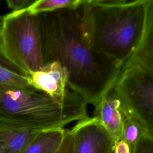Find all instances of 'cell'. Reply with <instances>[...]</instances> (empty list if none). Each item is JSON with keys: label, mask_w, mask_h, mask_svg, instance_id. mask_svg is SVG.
Here are the masks:
<instances>
[{"label": "cell", "mask_w": 153, "mask_h": 153, "mask_svg": "<svg viewBox=\"0 0 153 153\" xmlns=\"http://www.w3.org/2000/svg\"><path fill=\"white\" fill-rule=\"evenodd\" d=\"M80 7L38 15L44 64L58 62L68 74V87L97 107L113 89L121 68L92 48L83 35Z\"/></svg>", "instance_id": "1"}, {"label": "cell", "mask_w": 153, "mask_h": 153, "mask_svg": "<svg viewBox=\"0 0 153 153\" xmlns=\"http://www.w3.org/2000/svg\"><path fill=\"white\" fill-rule=\"evenodd\" d=\"M148 0H84L81 5L84 38L96 51L120 68L142 36Z\"/></svg>", "instance_id": "2"}, {"label": "cell", "mask_w": 153, "mask_h": 153, "mask_svg": "<svg viewBox=\"0 0 153 153\" xmlns=\"http://www.w3.org/2000/svg\"><path fill=\"white\" fill-rule=\"evenodd\" d=\"M87 103L77 93L68 90L59 103L40 90L29 91L0 84V121L45 130L63 128L88 117Z\"/></svg>", "instance_id": "3"}, {"label": "cell", "mask_w": 153, "mask_h": 153, "mask_svg": "<svg viewBox=\"0 0 153 153\" xmlns=\"http://www.w3.org/2000/svg\"><path fill=\"white\" fill-rule=\"evenodd\" d=\"M1 47L6 60L29 75L44 66L38 15L26 8L3 16Z\"/></svg>", "instance_id": "4"}, {"label": "cell", "mask_w": 153, "mask_h": 153, "mask_svg": "<svg viewBox=\"0 0 153 153\" xmlns=\"http://www.w3.org/2000/svg\"><path fill=\"white\" fill-rule=\"evenodd\" d=\"M113 90L121 105L153 136V72L128 68L121 72Z\"/></svg>", "instance_id": "5"}, {"label": "cell", "mask_w": 153, "mask_h": 153, "mask_svg": "<svg viewBox=\"0 0 153 153\" xmlns=\"http://www.w3.org/2000/svg\"><path fill=\"white\" fill-rule=\"evenodd\" d=\"M72 128L75 134V153H112V138L95 117L78 121Z\"/></svg>", "instance_id": "6"}, {"label": "cell", "mask_w": 153, "mask_h": 153, "mask_svg": "<svg viewBox=\"0 0 153 153\" xmlns=\"http://www.w3.org/2000/svg\"><path fill=\"white\" fill-rule=\"evenodd\" d=\"M30 84L48 94L59 103H63L68 92V74L58 62L47 64L29 75Z\"/></svg>", "instance_id": "7"}, {"label": "cell", "mask_w": 153, "mask_h": 153, "mask_svg": "<svg viewBox=\"0 0 153 153\" xmlns=\"http://www.w3.org/2000/svg\"><path fill=\"white\" fill-rule=\"evenodd\" d=\"M131 66L153 72V0L148 2L145 26L140 42L121 72Z\"/></svg>", "instance_id": "8"}, {"label": "cell", "mask_w": 153, "mask_h": 153, "mask_svg": "<svg viewBox=\"0 0 153 153\" xmlns=\"http://www.w3.org/2000/svg\"><path fill=\"white\" fill-rule=\"evenodd\" d=\"M121 101L111 90L94 108V116L97 118L112 138L115 145L121 140L122 132V117L120 111Z\"/></svg>", "instance_id": "9"}, {"label": "cell", "mask_w": 153, "mask_h": 153, "mask_svg": "<svg viewBox=\"0 0 153 153\" xmlns=\"http://www.w3.org/2000/svg\"><path fill=\"white\" fill-rule=\"evenodd\" d=\"M42 131L0 121V152L22 153L27 145Z\"/></svg>", "instance_id": "10"}, {"label": "cell", "mask_w": 153, "mask_h": 153, "mask_svg": "<svg viewBox=\"0 0 153 153\" xmlns=\"http://www.w3.org/2000/svg\"><path fill=\"white\" fill-rule=\"evenodd\" d=\"M65 133L63 128L43 130L27 145L22 153H56Z\"/></svg>", "instance_id": "11"}, {"label": "cell", "mask_w": 153, "mask_h": 153, "mask_svg": "<svg viewBox=\"0 0 153 153\" xmlns=\"http://www.w3.org/2000/svg\"><path fill=\"white\" fill-rule=\"evenodd\" d=\"M120 111L122 117V132L121 139L130 146L131 152L139 139L147 133L121 105Z\"/></svg>", "instance_id": "12"}, {"label": "cell", "mask_w": 153, "mask_h": 153, "mask_svg": "<svg viewBox=\"0 0 153 153\" xmlns=\"http://www.w3.org/2000/svg\"><path fill=\"white\" fill-rule=\"evenodd\" d=\"M0 84L29 91L38 90L30 83L29 76L11 65L0 61Z\"/></svg>", "instance_id": "13"}, {"label": "cell", "mask_w": 153, "mask_h": 153, "mask_svg": "<svg viewBox=\"0 0 153 153\" xmlns=\"http://www.w3.org/2000/svg\"><path fill=\"white\" fill-rule=\"evenodd\" d=\"M84 2V0H38L26 9L30 13L38 15L60 9L76 8Z\"/></svg>", "instance_id": "14"}, {"label": "cell", "mask_w": 153, "mask_h": 153, "mask_svg": "<svg viewBox=\"0 0 153 153\" xmlns=\"http://www.w3.org/2000/svg\"><path fill=\"white\" fill-rule=\"evenodd\" d=\"M75 134L71 128L65 129L62 143L56 153H75Z\"/></svg>", "instance_id": "15"}, {"label": "cell", "mask_w": 153, "mask_h": 153, "mask_svg": "<svg viewBox=\"0 0 153 153\" xmlns=\"http://www.w3.org/2000/svg\"><path fill=\"white\" fill-rule=\"evenodd\" d=\"M132 153H153V136L144 134L135 145Z\"/></svg>", "instance_id": "16"}, {"label": "cell", "mask_w": 153, "mask_h": 153, "mask_svg": "<svg viewBox=\"0 0 153 153\" xmlns=\"http://www.w3.org/2000/svg\"><path fill=\"white\" fill-rule=\"evenodd\" d=\"M34 1V0H7L6 3L8 7L13 12L26 8Z\"/></svg>", "instance_id": "17"}, {"label": "cell", "mask_w": 153, "mask_h": 153, "mask_svg": "<svg viewBox=\"0 0 153 153\" xmlns=\"http://www.w3.org/2000/svg\"><path fill=\"white\" fill-rule=\"evenodd\" d=\"M112 153H132V152L128 144L121 139L114 145Z\"/></svg>", "instance_id": "18"}, {"label": "cell", "mask_w": 153, "mask_h": 153, "mask_svg": "<svg viewBox=\"0 0 153 153\" xmlns=\"http://www.w3.org/2000/svg\"><path fill=\"white\" fill-rule=\"evenodd\" d=\"M2 20H3V16H0V61L8 63L9 65H11L5 58V57L4 56L2 53V50H1V28H2ZM12 66V65H11Z\"/></svg>", "instance_id": "19"}, {"label": "cell", "mask_w": 153, "mask_h": 153, "mask_svg": "<svg viewBox=\"0 0 153 153\" xmlns=\"http://www.w3.org/2000/svg\"><path fill=\"white\" fill-rule=\"evenodd\" d=\"M0 153H1V152H0Z\"/></svg>", "instance_id": "20"}]
</instances>
